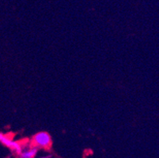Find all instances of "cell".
Returning <instances> with one entry per match:
<instances>
[{
  "label": "cell",
  "instance_id": "2",
  "mask_svg": "<svg viewBox=\"0 0 159 158\" xmlns=\"http://www.w3.org/2000/svg\"><path fill=\"white\" fill-rule=\"evenodd\" d=\"M0 143H2L3 146L11 149L13 152L16 153L18 155H19L23 150L21 143H19L18 142L14 141L13 139H11V138L2 134V133H0Z\"/></svg>",
  "mask_w": 159,
  "mask_h": 158
},
{
  "label": "cell",
  "instance_id": "1",
  "mask_svg": "<svg viewBox=\"0 0 159 158\" xmlns=\"http://www.w3.org/2000/svg\"><path fill=\"white\" fill-rule=\"evenodd\" d=\"M33 144L37 148L47 149L52 145V138L47 132H39L36 134L33 138Z\"/></svg>",
  "mask_w": 159,
  "mask_h": 158
},
{
  "label": "cell",
  "instance_id": "3",
  "mask_svg": "<svg viewBox=\"0 0 159 158\" xmlns=\"http://www.w3.org/2000/svg\"><path fill=\"white\" fill-rule=\"evenodd\" d=\"M37 152H38V148L34 146L27 150H24V151L22 150L19 154V156L20 158H34L37 156Z\"/></svg>",
  "mask_w": 159,
  "mask_h": 158
}]
</instances>
